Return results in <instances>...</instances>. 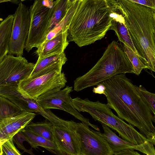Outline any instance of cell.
<instances>
[{
  "instance_id": "cell-34",
  "label": "cell",
  "mask_w": 155,
  "mask_h": 155,
  "mask_svg": "<svg viewBox=\"0 0 155 155\" xmlns=\"http://www.w3.org/2000/svg\"><path fill=\"white\" fill-rule=\"evenodd\" d=\"M155 155V153L154 155Z\"/></svg>"
},
{
  "instance_id": "cell-25",
  "label": "cell",
  "mask_w": 155,
  "mask_h": 155,
  "mask_svg": "<svg viewBox=\"0 0 155 155\" xmlns=\"http://www.w3.org/2000/svg\"><path fill=\"white\" fill-rule=\"evenodd\" d=\"M122 47L132 65L134 74L138 75L143 69H148V67L131 49L124 44Z\"/></svg>"
},
{
  "instance_id": "cell-24",
  "label": "cell",
  "mask_w": 155,
  "mask_h": 155,
  "mask_svg": "<svg viewBox=\"0 0 155 155\" xmlns=\"http://www.w3.org/2000/svg\"><path fill=\"white\" fill-rule=\"evenodd\" d=\"M22 111L8 99L0 96V120L14 117Z\"/></svg>"
},
{
  "instance_id": "cell-3",
  "label": "cell",
  "mask_w": 155,
  "mask_h": 155,
  "mask_svg": "<svg viewBox=\"0 0 155 155\" xmlns=\"http://www.w3.org/2000/svg\"><path fill=\"white\" fill-rule=\"evenodd\" d=\"M111 13L107 0H79L68 30V41L81 47L101 39L111 25Z\"/></svg>"
},
{
  "instance_id": "cell-23",
  "label": "cell",
  "mask_w": 155,
  "mask_h": 155,
  "mask_svg": "<svg viewBox=\"0 0 155 155\" xmlns=\"http://www.w3.org/2000/svg\"><path fill=\"white\" fill-rule=\"evenodd\" d=\"M78 2V0H75L63 19L49 33L45 42L51 39L61 33L68 31Z\"/></svg>"
},
{
  "instance_id": "cell-4",
  "label": "cell",
  "mask_w": 155,
  "mask_h": 155,
  "mask_svg": "<svg viewBox=\"0 0 155 155\" xmlns=\"http://www.w3.org/2000/svg\"><path fill=\"white\" fill-rule=\"evenodd\" d=\"M126 73H134L132 65L122 47L113 41L96 64L74 81V90L79 91L117 75Z\"/></svg>"
},
{
  "instance_id": "cell-7",
  "label": "cell",
  "mask_w": 155,
  "mask_h": 155,
  "mask_svg": "<svg viewBox=\"0 0 155 155\" xmlns=\"http://www.w3.org/2000/svg\"><path fill=\"white\" fill-rule=\"evenodd\" d=\"M67 82L64 73L55 71L39 77L24 79L18 84V89L25 97L37 100L43 95L61 90Z\"/></svg>"
},
{
  "instance_id": "cell-11",
  "label": "cell",
  "mask_w": 155,
  "mask_h": 155,
  "mask_svg": "<svg viewBox=\"0 0 155 155\" xmlns=\"http://www.w3.org/2000/svg\"><path fill=\"white\" fill-rule=\"evenodd\" d=\"M14 15L12 31L8 53L22 56L30 27L29 9L20 2Z\"/></svg>"
},
{
  "instance_id": "cell-27",
  "label": "cell",
  "mask_w": 155,
  "mask_h": 155,
  "mask_svg": "<svg viewBox=\"0 0 155 155\" xmlns=\"http://www.w3.org/2000/svg\"><path fill=\"white\" fill-rule=\"evenodd\" d=\"M139 88L141 94L155 117V94L150 92L142 86L139 87Z\"/></svg>"
},
{
  "instance_id": "cell-19",
  "label": "cell",
  "mask_w": 155,
  "mask_h": 155,
  "mask_svg": "<svg viewBox=\"0 0 155 155\" xmlns=\"http://www.w3.org/2000/svg\"><path fill=\"white\" fill-rule=\"evenodd\" d=\"M14 15H8L0 24V61L8 53Z\"/></svg>"
},
{
  "instance_id": "cell-18",
  "label": "cell",
  "mask_w": 155,
  "mask_h": 155,
  "mask_svg": "<svg viewBox=\"0 0 155 155\" xmlns=\"http://www.w3.org/2000/svg\"><path fill=\"white\" fill-rule=\"evenodd\" d=\"M102 125L104 132H96L107 141L113 153L127 149L137 150V145L120 138L108 126Z\"/></svg>"
},
{
  "instance_id": "cell-21",
  "label": "cell",
  "mask_w": 155,
  "mask_h": 155,
  "mask_svg": "<svg viewBox=\"0 0 155 155\" xmlns=\"http://www.w3.org/2000/svg\"><path fill=\"white\" fill-rule=\"evenodd\" d=\"M75 0L55 1V8L51 21L49 32L64 18Z\"/></svg>"
},
{
  "instance_id": "cell-15",
  "label": "cell",
  "mask_w": 155,
  "mask_h": 155,
  "mask_svg": "<svg viewBox=\"0 0 155 155\" xmlns=\"http://www.w3.org/2000/svg\"><path fill=\"white\" fill-rule=\"evenodd\" d=\"M67 60L64 52L38 58L29 78H34L57 71L61 72Z\"/></svg>"
},
{
  "instance_id": "cell-5",
  "label": "cell",
  "mask_w": 155,
  "mask_h": 155,
  "mask_svg": "<svg viewBox=\"0 0 155 155\" xmlns=\"http://www.w3.org/2000/svg\"><path fill=\"white\" fill-rule=\"evenodd\" d=\"M71 102L79 112L88 113L95 120L116 131L123 139L136 145L143 144L148 140L133 126L116 116L107 104L78 97L72 98Z\"/></svg>"
},
{
  "instance_id": "cell-1",
  "label": "cell",
  "mask_w": 155,
  "mask_h": 155,
  "mask_svg": "<svg viewBox=\"0 0 155 155\" xmlns=\"http://www.w3.org/2000/svg\"><path fill=\"white\" fill-rule=\"evenodd\" d=\"M105 87L107 105L120 118L136 127L152 141L155 134V117L141 94L125 74L115 75L101 83Z\"/></svg>"
},
{
  "instance_id": "cell-8",
  "label": "cell",
  "mask_w": 155,
  "mask_h": 155,
  "mask_svg": "<svg viewBox=\"0 0 155 155\" xmlns=\"http://www.w3.org/2000/svg\"><path fill=\"white\" fill-rule=\"evenodd\" d=\"M0 96L8 99L22 110L41 115L54 126H66L70 124L69 120L58 117L49 109H43L37 100L22 95L18 90L17 84L0 86Z\"/></svg>"
},
{
  "instance_id": "cell-2",
  "label": "cell",
  "mask_w": 155,
  "mask_h": 155,
  "mask_svg": "<svg viewBox=\"0 0 155 155\" xmlns=\"http://www.w3.org/2000/svg\"><path fill=\"white\" fill-rule=\"evenodd\" d=\"M108 1L111 8L124 18L141 61L148 69L155 72L153 9L130 0Z\"/></svg>"
},
{
  "instance_id": "cell-6",
  "label": "cell",
  "mask_w": 155,
  "mask_h": 155,
  "mask_svg": "<svg viewBox=\"0 0 155 155\" xmlns=\"http://www.w3.org/2000/svg\"><path fill=\"white\" fill-rule=\"evenodd\" d=\"M55 1L35 0L29 8L30 24L25 49L29 52L40 47L49 33L55 7Z\"/></svg>"
},
{
  "instance_id": "cell-14",
  "label": "cell",
  "mask_w": 155,
  "mask_h": 155,
  "mask_svg": "<svg viewBox=\"0 0 155 155\" xmlns=\"http://www.w3.org/2000/svg\"><path fill=\"white\" fill-rule=\"evenodd\" d=\"M35 115V113L22 110L16 116L0 120V145L12 139L15 135L22 131Z\"/></svg>"
},
{
  "instance_id": "cell-12",
  "label": "cell",
  "mask_w": 155,
  "mask_h": 155,
  "mask_svg": "<svg viewBox=\"0 0 155 155\" xmlns=\"http://www.w3.org/2000/svg\"><path fill=\"white\" fill-rule=\"evenodd\" d=\"M89 126L82 122H75L80 155H112L113 152L107 141Z\"/></svg>"
},
{
  "instance_id": "cell-9",
  "label": "cell",
  "mask_w": 155,
  "mask_h": 155,
  "mask_svg": "<svg viewBox=\"0 0 155 155\" xmlns=\"http://www.w3.org/2000/svg\"><path fill=\"white\" fill-rule=\"evenodd\" d=\"M35 66L22 56L7 55L0 61V86L18 84L29 78Z\"/></svg>"
},
{
  "instance_id": "cell-28",
  "label": "cell",
  "mask_w": 155,
  "mask_h": 155,
  "mask_svg": "<svg viewBox=\"0 0 155 155\" xmlns=\"http://www.w3.org/2000/svg\"><path fill=\"white\" fill-rule=\"evenodd\" d=\"M12 139L13 141L17 145L18 147L23 150L24 152H27L31 155H34L32 151V150H27L24 147L23 144V142L26 141L28 143L29 140L24 135L21 131L15 135Z\"/></svg>"
},
{
  "instance_id": "cell-32",
  "label": "cell",
  "mask_w": 155,
  "mask_h": 155,
  "mask_svg": "<svg viewBox=\"0 0 155 155\" xmlns=\"http://www.w3.org/2000/svg\"><path fill=\"white\" fill-rule=\"evenodd\" d=\"M153 24L154 27V33L155 36V10H153Z\"/></svg>"
},
{
  "instance_id": "cell-22",
  "label": "cell",
  "mask_w": 155,
  "mask_h": 155,
  "mask_svg": "<svg viewBox=\"0 0 155 155\" xmlns=\"http://www.w3.org/2000/svg\"><path fill=\"white\" fill-rule=\"evenodd\" d=\"M54 125L50 122H31L25 129L32 133L54 142Z\"/></svg>"
},
{
  "instance_id": "cell-26",
  "label": "cell",
  "mask_w": 155,
  "mask_h": 155,
  "mask_svg": "<svg viewBox=\"0 0 155 155\" xmlns=\"http://www.w3.org/2000/svg\"><path fill=\"white\" fill-rule=\"evenodd\" d=\"M0 145V155H21L14 145L12 139Z\"/></svg>"
},
{
  "instance_id": "cell-29",
  "label": "cell",
  "mask_w": 155,
  "mask_h": 155,
  "mask_svg": "<svg viewBox=\"0 0 155 155\" xmlns=\"http://www.w3.org/2000/svg\"><path fill=\"white\" fill-rule=\"evenodd\" d=\"M132 2L155 10V0H130Z\"/></svg>"
},
{
  "instance_id": "cell-30",
  "label": "cell",
  "mask_w": 155,
  "mask_h": 155,
  "mask_svg": "<svg viewBox=\"0 0 155 155\" xmlns=\"http://www.w3.org/2000/svg\"><path fill=\"white\" fill-rule=\"evenodd\" d=\"M112 155H141L134 150L127 149L121 151L114 153Z\"/></svg>"
},
{
  "instance_id": "cell-31",
  "label": "cell",
  "mask_w": 155,
  "mask_h": 155,
  "mask_svg": "<svg viewBox=\"0 0 155 155\" xmlns=\"http://www.w3.org/2000/svg\"><path fill=\"white\" fill-rule=\"evenodd\" d=\"M97 86L96 87L93 88V92L96 94H103L105 95V88L104 85L101 83Z\"/></svg>"
},
{
  "instance_id": "cell-10",
  "label": "cell",
  "mask_w": 155,
  "mask_h": 155,
  "mask_svg": "<svg viewBox=\"0 0 155 155\" xmlns=\"http://www.w3.org/2000/svg\"><path fill=\"white\" fill-rule=\"evenodd\" d=\"M73 91V87L67 86L61 90L43 95L37 99L42 107L45 110L55 109L64 111L98 131L97 125L91 124L73 106L70 94Z\"/></svg>"
},
{
  "instance_id": "cell-17",
  "label": "cell",
  "mask_w": 155,
  "mask_h": 155,
  "mask_svg": "<svg viewBox=\"0 0 155 155\" xmlns=\"http://www.w3.org/2000/svg\"><path fill=\"white\" fill-rule=\"evenodd\" d=\"M112 9H111V10ZM112 18L111 25L109 30H114L119 40L131 49L139 58L141 57L133 42L122 16L114 10H111Z\"/></svg>"
},
{
  "instance_id": "cell-20",
  "label": "cell",
  "mask_w": 155,
  "mask_h": 155,
  "mask_svg": "<svg viewBox=\"0 0 155 155\" xmlns=\"http://www.w3.org/2000/svg\"><path fill=\"white\" fill-rule=\"evenodd\" d=\"M22 132L29 140L28 143L32 148H38V146L42 147L52 153L57 155H64L61 150L53 142L36 135L25 129Z\"/></svg>"
},
{
  "instance_id": "cell-33",
  "label": "cell",
  "mask_w": 155,
  "mask_h": 155,
  "mask_svg": "<svg viewBox=\"0 0 155 155\" xmlns=\"http://www.w3.org/2000/svg\"><path fill=\"white\" fill-rule=\"evenodd\" d=\"M152 141L153 145L155 146V134H154L152 136Z\"/></svg>"
},
{
  "instance_id": "cell-16",
  "label": "cell",
  "mask_w": 155,
  "mask_h": 155,
  "mask_svg": "<svg viewBox=\"0 0 155 155\" xmlns=\"http://www.w3.org/2000/svg\"><path fill=\"white\" fill-rule=\"evenodd\" d=\"M67 31H68L61 33L45 42L37 48L35 53L38 56V58L64 52L69 44L67 39Z\"/></svg>"
},
{
  "instance_id": "cell-13",
  "label": "cell",
  "mask_w": 155,
  "mask_h": 155,
  "mask_svg": "<svg viewBox=\"0 0 155 155\" xmlns=\"http://www.w3.org/2000/svg\"><path fill=\"white\" fill-rule=\"evenodd\" d=\"M75 122L72 120L68 126H54V142L64 155H80V140Z\"/></svg>"
}]
</instances>
